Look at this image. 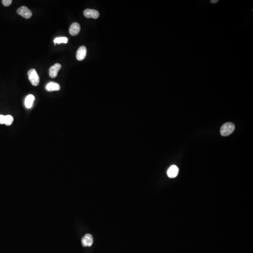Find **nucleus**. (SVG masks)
Masks as SVG:
<instances>
[{"label":"nucleus","mask_w":253,"mask_h":253,"mask_svg":"<svg viewBox=\"0 0 253 253\" xmlns=\"http://www.w3.org/2000/svg\"><path fill=\"white\" fill-rule=\"evenodd\" d=\"M235 125L232 122H226L221 126L220 134L221 136H227L232 134L235 129Z\"/></svg>","instance_id":"obj_1"},{"label":"nucleus","mask_w":253,"mask_h":253,"mask_svg":"<svg viewBox=\"0 0 253 253\" xmlns=\"http://www.w3.org/2000/svg\"><path fill=\"white\" fill-rule=\"evenodd\" d=\"M60 85L56 82H51L47 84L46 89L48 92H53V91H58L60 90Z\"/></svg>","instance_id":"obj_10"},{"label":"nucleus","mask_w":253,"mask_h":253,"mask_svg":"<svg viewBox=\"0 0 253 253\" xmlns=\"http://www.w3.org/2000/svg\"><path fill=\"white\" fill-rule=\"evenodd\" d=\"M62 67L60 64L56 63L51 67L49 68V76L51 78H55L57 77L58 72Z\"/></svg>","instance_id":"obj_6"},{"label":"nucleus","mask_w":253,"mask_h":253,"mask_svg":"<svg viewBox=\"0 0 253 253\" xmlns=\"http://www.w3.org/2000/svg\"><path fill=\"white\" fill-rule=\"evenodd\" d=\"M87 49L85 46H81L79 48L77 52V60L79 61L84 60L86 56Z\"/></svg>","instance_id":"obj_7"},{"label":"nucleus","mask_w":253,"mask_h":253,"mask_svg":"<svg viewBox=\"0 0 253 253\" xmlns=\"http://www.w3.org/2000/svg\"><path fill=\"white\" fill-rule=\"evenodd\" d=\"M18 14L25 19H29L32 17V11L26 6H22L17 10Z\"/></svg>","instance_id":"obj_3"},{"label":"nucleus","mask_w":253,"mask_h":253,"mask_svg":"<svg viewBox=\"0 0 253 253\" xmlns=\"http://www.w3.org/2000/svg\"><path fill=\"white\" fill-rule=\"evenodd\" d=\"M14 121V118L11 115H7L5 116V124L6 125L10 126L12 124Z\"/></svg>","instance_id":"obj_13"},{"label":"nucleus","mask_w":253,"mask_h":253,"mask_svg":"<svg viewBox=\"0 0 253 253\" xmlns=\"http://www.w3.org/2000/svg\"><path fill=\"white\" fill-rule=\"evenodd\" d=\"M179 171V168L177 166L172 165L168 170V176L171 178H175L178 175Z\"/></svg>","instance_id":"obj_9"},{"label":"nucleus","mask_w":253,"mask_h":253,"mask_svg":"<svg viewBox=\"0 0 253 253\" xmlns=\"http://www.w3.org/2000/svg\"><path fill=\"white\" fill-rule=\"evenodd\" d=\"M81 242L84 247L92 246L93 242L92 236L90 234H86L82 239Z\"/></svg>","instance_id":"obj_5"},{"label":"nucleus","mask_w":253,"mask_h":253,"mask_svg":"<svg viewBox=\"0 0 253 253\" xmlns=\"http://www.w3.org/2000/svg\"><path fill=\"white\" fill-rule=\"evenodd\" d=\"M28 78L32 85L37 86L39 84V77L35 69H31L28 72Z\"/></svg>","instance_id":"obj_2"},{"label":"nucleus","mask_w":253,"mask_h":253,"mask_svg":"<svg viewBox=\"0 0 253 253\" xmlns=\"http://www.w3.org/2000/svg\"><path fill=\"white\" fill-rule=\"evenodd\" d=\"M5 121V116L0 114V124H4Z\"/></svg>","instance_id":"obj_15"},{"label":"nucleus","mask_w":253,"mask_h":253,"mask_svg":"<svg viewBox=\"0 0 253 253\" xmlns=\"http://www.w3.org/2000/svg\"><path fill=\"white\" fill-rule=\"evenodd\" d=\"M81 30L80 24L77 22H74L71 24L69 29V33L71 35L76 36L79 33Z\"/></svg>","instance_id":"obj_8"},{"label":"nucleus","mask_w":253,"mask_h":253,"mask_svg":"<svg viewBox=\"0 0 253 253\" xmlns=\"http://www.w3.org/2000/svg\"><path fill=\"white\" fill-rule=\"evenodd\" d=\"M54 43L56 44H61V43H64L66 44L68 41L67 37H56L54 39Z\"/></svg>","instance_id":"obj_12"},{"label":"nucleus","mask_w":253,"mask_h":253,"mask_svg":"<svg viewBox=\"0 0 253 253\" xmlns=\"http://www.w3.org/2000/svg\"><path fill=\"white\" fill-rule=\"evenodd\" d=\"M12 2V0H2V4L5 7L9 6L11 4Z\"/></svg>","instance_id":"obj_14"},{"label":"nucleus","mask_w":253,"mask_h":253,"mask_svg":"<svg viewBox=\"0 0 253 253\" xmlns=\"http://www.w3.org/2000/svg\"><path fill=\"white\" fill-rule=\"evenodd\" d=\"M84 17L88 18H92L93 19L98 18L99 16V13L97 10L95 9H86L83 12Z\"/></svg>","instance_id":"obj_4"},{"label":"nucleus","mask_w":253,"mask_h":253,"mask_svg":"<svg viewBox=\"0 0 253 253\" xmlns=\"http://www.w3.org/2000/svg\"><path fill=\"white\" fill-rule=\"evenodd\" d=\"M35 97L32 95H29L26 97L25 100V106L27 108H30L32 106Z\"/></svg>","instance_id":"obj_11"}]
</instances>
